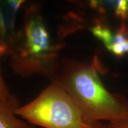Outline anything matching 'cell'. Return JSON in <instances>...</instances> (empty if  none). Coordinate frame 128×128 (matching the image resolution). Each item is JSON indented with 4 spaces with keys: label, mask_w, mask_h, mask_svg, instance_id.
<instances>
[{
    "label": "cell",
    "mask_w": 128,
    "mask_h": 128,
    "mask_svg": "<svg viewBox=\"0 0 128 128\" xmlns=\"http://www.w3.org/2000/svg\"><path fill=\"white\" fill-rule=\"evenodd\" d=\"M98 64L97 60L88 64L63 59L52 82L60 86L92 120H128V100L107 90L99 76Z\"/></svg>",
    "instance_id": "cell-1"
},
{
    "label": "cell",
    "mask_w": 128,
    "mask_h": 128,
    "mask_svg": "<svg viewBox=\"0 0 128 128\" xmlns=\"http://www.w3.org/2000/svg\"><path fill=\"white\" fill-rule=\"evenodd\" d=\"M64 46L52 40L41 4L31 3L25 8L23 26L9 56L11 68L19 76L40 75L52 82L60 71V55Z\"/></svg>",
    "instance_id": "cell-2"
},
{
    "label": "cell",
    "mask_w": 128,
    "mask_h": 128,
    "mask_svg": "<svg viewBox=\"0 0 128 128\" xmlns=\"http://www.w3.org/2000/svg\"><path fill=\"white\" fill-rule=\"evenodd\" d=\"M16 114L33 125L44 128H90L94 122L55 82H51L32 102L19 107Z\"/></svg>",
    "instance_id": "cell-3"
},
{
    "label": "cell",
    "mask_w": 128,
    "mask_h": 128,
    "mask_svg": "<svg viewBox=\"0 0 128 128\" xmlns=\"http://www.w3.org/2000/svg\"><path fill=\"white\" fill-rule=\"evenodd\" d=\"M24 3L22 0L0 1V56H10L13 49L18 32L16 18Z\"/></svg>",
    "instance_id": "cell-4"
},
{
    "label": "cell",
    "mask_w": 128,
    "mask_h": 128,
    "mask_svg": "<svg viewBox=\"0 0 128 128\" xmlns=\"http://www.w3.org/2000/svg\"><path fill=\"white\" fill-rule=\"evenodd\" d=\"M90 30L114 55L121 57L128 54V34L126 32L120 28L118 31H113L99 21H97Z\"/></svg>",
    "instance_id": "cell-5"
},
{
    "label": "cell",
    "mask_w": 128,
    "mask_h": 128,
    "mask_svg": "<svg viewBox=\"0 0 128 128\" xmlns=\"http://www.w3.org/2000/svg\"><path fill=\"white\" fill-rule=\"evenodd\" d=\"M19 107L18 98L14 95L0 103V128H36L30 123L17 118L16 112Z\"/></svg>",
    "instance_id": "cell-6"
},
{
    "label": "cell",
    "mask_w": 128,
    "mask_h": 128,
    "mask_svg": "<svg viewBox=\"0 0 128 128\" xmlns=\"http://www.w3.org/2000/svg\"><path fill=\"white\" fill-rule=\"evenodd\" d=\"M91 7L98 12L104 13L111 12L115 17L121 20L122 25L128 23V1H92L90 2Z\"/></svg>",
    "instance_id": "cell-7"
},
{
    "label": "cell",
    "mask_w": 128,
    "mask_h": 128,
    "mask_svg": "<svg viewBox=\"0 0 128 128\" xmlns=\"http://www.w3.org/2000/svg\"><path fill=\"white\" fill-rule=\"evenodd\" d=\"M12 95V94L10 92L8 87L3 78L0 66V103L7 100Z\"/></svg>",
    "instance_id": "cell-8"
},
{
    "label": "cell",
    "mask_w": 128,
    "mask_h": 128,
    "mask_svg": "<svg viewBox=\"0 0 128 128\" xmlns=\"http://www.w3.org/2000/svg\"><path fill=\"white\" fill-rule=\"evenodd\" d=\"M107 128H128V120L117 121L108 123L106 124Z\"/></svg>",
    "instance_id": "cell-9"
},
{
    "label": "cell",
    "mask_w": 128,
    "mask_h": 128,
    "mask_svg": "<svg viewBox=\"0 0 128 128\" xmlns=\"http://www.w3.org/2000/svg\"><path fill=\"white\" fill-rule=\"evenodd\" d=\"M90 128H107L106 124H103L102 122L94 121Z\"/></svg>",
    "instance_id": "cell-10"
}]
</instances>
